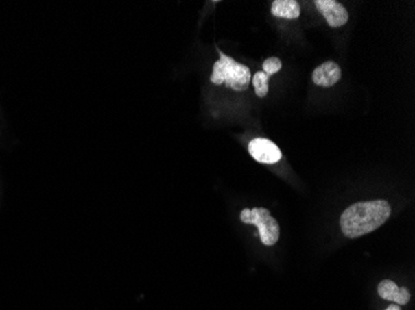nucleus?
Segmentation results:
<instances>
[{
    "instance_id": "6e6552de",
    "label": "nucleus",
    "mask_w": 415,
    "mask_h": 310,
    "mask_svg": "<svg viewBox=\"0 0 415 310\" xmlns=\"http://www.w3.org/2000/svg\"><path fill=\"white\" fill-rule=\"evenodd\" d=\"M271 14L276 18L297 19L301 14V8L295 0H275L272 1Z\"/></svg>"
},
{
    "instance_id": "f03ea898",
    "label": "nucleus",
    "mask_w": 415,
    "mask_h": 310,
    "mask_svg": "<svg viewBox=\"0 0 415 310\" xmlns=\"http://www.w3.org/2000/svg\"><path fill=\"white\" fill-rule=\"evenodd\" d=\"M211 81L217 86L225 85L235 91H245L250 85V68L219 51V60L213 66Z\"/></svg>"
},
{
    "instance_id": "1a4fd4ad",
    "label": "nucleus",
    "mask_w": 415,
    "mask_h": 310,
    "mask_svg": "<svg viewBox=\"0 0 415 310\" xmlns=\"http://www.w3.org/2000/svg\"><path fill=\"white\" fill-rule=\"evenodd\" d=\"M252 85L255 87L257 97L264 99L269 93V76L263 71H259L252 79Z\"/></svg>"
},
{
    "instance_id": "20e7f679",
    "label": "nucleus",
    "mask_w": 415,
    "mask_h": 310,
    "mask_svg": "<svg viewBox=\"0 0 415 310\" xmlns=\"http://www.w3.org/2000/svg\"><path fill=\"white\" fill-rule=\"evenodd\" d=\"M251 157L263 164H275L283 158V153L270 139L255 138L248 146Z\"/></svg>"
},
{
    "instance_id": "39448f33",
    "label": "nucleus",
    "mask_w": 415,
    "mask_h": 310,
    "mask_svg": "<svg viewBox=\"0 0 415 310\" xmlns=\"http://www.w3.org/2000/svg\"><path fill=\"white\" fill-rule=\"evenodd\" d=\"M315 5L331 27H343L348 21V12L336 0H316Z\"/></svg>"
},
{
    "instance_id": "f257e3e1",
    "label": "nucleus",
    "mask_w": 415,
    "mask_h": 310,
    "mask_svg": "<svg viewBox=\"0 0 415 310\" xmlns=\"http://www.w3.org/2000/svg\"><path fill=\"white\" fill-rule=\"evenodd\" d=\"M390 212L392 207L386 200L356 203L346 209L341 216L343 235L357 238L373 232L388 220Z\"/></svg>"
},
{
    "instance_id": "7ed1b4c3",
    "label": "nucleus",
    "mask_w": 415,
    "mask_h": 310,
    "mask_svg": "<svg viewBox=\"0 0 415 310\" xmlns=\"http://www.w3.org/2000/svg\"><path fill=\"white\" fill-rule=\"evenodd\" d=\"M241 222L255 224L259 230L260 240L265 246L276 244L280 237V226L275 218L271 216L270 211L264 207L244 209L240 214Z\"/></svg>"
},
{
    "instance_id": "9b49d317",
    "label": "nucleus",
    "mask_w": 415,
    "mask_h": 310,
    "mask_svg": "<svg viewBox=\"0 0 415 310\" xmlns=\"http://www.w3.org/2000/svg\"><path fill=\"white\" fill-rule=\"evenodd\" d=\"M386 310H402L399 308V305H396V304H390L388 308Z\"/></svg>"
},
{
    "instance_id": "423d86ee",
    "label": "nucleus",
    "mask_w": 415,
    "mask_h": 310,
    "mask_svg": "<svg viewBox=\"0 0 415 310\" xmlns=\"http://www.w3.org/2000/svg\"><path fill=\"white\" fill-rule=\"evenodd\" d=\"M341 77H342L341 67L333 61L323 62L322 65L316 67L312 73L313 83L317 86L326 87V88L335 86Z\"/></svg>"
},
{
    "instance_id": "0eeeda50",
    "label": "nucleus",
    "mask_w": 415,
    "mask_h": 310,
    "mask_svg": "<svg viewBox=\"0 0 415 310\" xmlns=\"http://www.w3.org/2000/svg\"><path fill=\"white\" fill-rule=\"evenodd\" d=\"M378 294L389 302H396V305H405L410 300V294H409L407 288H399L393 281H382L378 284Z\"/></svg>"
},
{
    "instance_id": "9d476101",
    "label": "nucleus",
    "mask_w": 415,
    "mask_h": 310,
    "mask_svg": "<svg viewBox=\"0 0 415 310\" xmlns=\"http://www.w3.org/2000/svg\"><path fill=\"white\" fill-rule=\"evenodd\" d=\"M283 67V62L281 60L277 59V57H270V59L265 60L264 64H263V68L264 71L263 73H266L269 77L278 73Z\"/></svg>"
}]
</instances>
